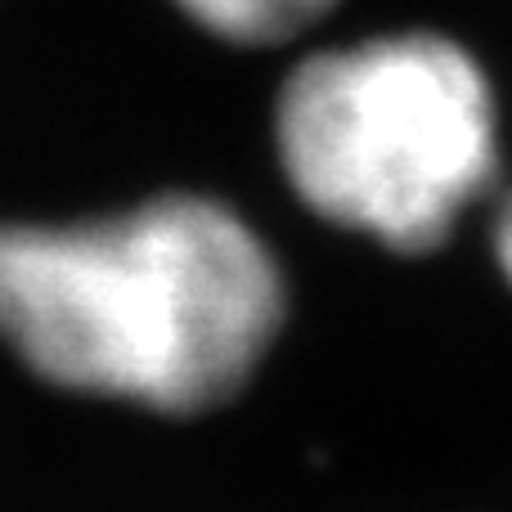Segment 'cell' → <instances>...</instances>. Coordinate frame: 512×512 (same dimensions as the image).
<instances>
[{"label":"cell","mask_w":512,"mask_h":512,"mask_svg":"<svg viewBox=\"0 0 512 512\" xmlns=\"http://www.w3.org/2000/svg\"><path fill=\"white\" fill-rule=\"evenodd\" d=\"M279 158L324 221L427 252L495 176V99L477 59L445 36H378L292 72Z\"/></svg>","instance_id":"2"},{"label":"cell","mask_w":512,"mask_h":512,"mask_svg":"<svg viewBox=\"0 0 512 512\" xmlns=\"http://www.w3.org/2000/svg\"><path fill=\"white\" fill-rule=\"evenodd\" d=\"M495 256H499V265H504V274L512 283V198L504 203V212H499V221H495Z\"/></svg>","instance_id":"4"},{"label":"cell","mask_w":512,"mask_h":512,"mask_svg":"<svg viewBox=\"0 0 512 512\" xmlns=\"http://www.w3.org/2000/svg\"><path fill=\"white\" fill-rule=\"evenodd\" d=\"M328 5L333 0H180V9L198 18L207 32L248 45L283 41L306 23H315Z\"/></svg>","instance_id":"3"},{"label":"cell","mask_w":512,"mask_h":512,"mask_svg":"<svg viewBox=\"0 0 512 512\" xmlns=\"http://www.w3.org/2000/svg\"><path fill=\"white\" fill-rule=\"evenodd\" d=\"M279 319L265 243L207 198L68 230L0 225V337L59 387L207 409L248 382Z\"/></svg>","instance_id":"1"}]
</instances>
